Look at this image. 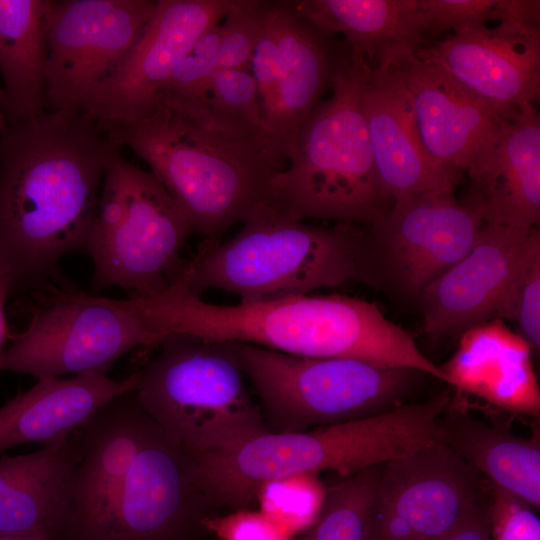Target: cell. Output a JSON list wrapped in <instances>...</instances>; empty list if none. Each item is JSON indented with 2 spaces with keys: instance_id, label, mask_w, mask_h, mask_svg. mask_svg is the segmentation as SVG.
<instances>
[{
  "instance_id": "4fadbf2b",
  "label": "cell",
  "mask_w": 540,
  "mask_h": 540,
  "mask_svg": "<svg viewBox=\"0 0 540 540\" xmlns=\"http://www.w3.org/2000/svg\"><path fill=\"white\" fill-rule=\"evenodd\" d=\"M157 0H46L48 110L84 114Z\"/></svg>"
},
{
  "instance_id": "603a6c76",
  "label": "cell",
  "mask_w": 540,
  "mask_h": 540,
  "mask_svg": "<svg viewBox=\"0 0 540 540\" xmlns=\"http://www.w3.org/2000/svg\"><path fill=\"white\" fill-rule=\"evenodd\" d=\"M531 354L518 333L494 318L463 332L456 352L440 367L459 392L505 411L538 417L540 390Z\"/></svg>"
},
{
  "instance_id": "8992f818",
  "label": "cell",
  "mask_w": 540,
  "mask_h": 540,
  "mask_svg": "<svg viewBox=\"0 0 540 540\" xmlns=\"http://www.w3.org/2000/svg\"><path fill=\"white\" fill-rule=\"evenodd\" d=\"M360 233L353 224H307L263 204L229 240L204 242L173 284L197 295L222 290L242 302L336 288L357 280Z\"/></svg>"
},
{
  "instance_id": "d590c367",
  "label": "cell",
  "mask_w": 540,
  "mask_h": 540,
  "mask_svg": "<svg viewBox=\"0 0 540 540\" xmlns=\"http://www.w3.org/2000/svg\"><path fill=\"white\" fill-rule=\"evenodd\" d=\"M490 486V532L493 540H540V520L534 508L513 493Z\"/></svg>"
},
{
  "instance_id": "e0dca14e",
  "label": "cell",
  "mask_w": 540,
  "mask_h": 540,
  "mask_svg": "<svg viewBox=\"0 0 540 540\" xmlns=\"http://www.w3.org/2000/svg\"><path fill=\"white\" fill-rule=\"evenodd\" d=\"M391 66L407 93L425 150L446 166L473 174L493 153L511 121L439 67L407 53Z\"/></svg>"
},
{
  "instance_id": "2e32d148",
  "label": "cell",
  "mask_w": 540,
  "mask_h": 540,
  "mask_svg": "<svg viewBox=\"0 0 540 540\" xmlns=\"http://www.w3.org/2000/svg\"><path fill=\"white\" fill-rule=\"evenodd\" d=\"M235 0H157L154 13L86 116L104 127L145 115L200 36L220 23Z\"/></svg>"
},
{
  "instance_id": "d6a6232c",
  "label": "cell",
  "mask_w": 540,
  "mask_h": 540,
  "mask_svg": "<svg viewBox=\"0 0 540 540\" xmlns=\"http://www.w3.org/2000/svg\"><path fill=\"white\" fill-rule=\"evenodd\" d=\"M221 22L209 28L178 63L162 90L191 98L206 97L218 68Z\"/></svg>"
},
{
  "instance_id": "d6986e66",
  "label": "cell",
  "mask_w": 540,
  "mask_h": 540,
  "mask_svg": "<svg viewBox=\"0 0 540 540\" xmlns=\"http://www.w3.org/2000/svg\"><path fill=\"white\" fill-rule=\"evenodd\" d=\"M155 424L136 391L113 398L82 427L69 522L84 540H94Z\"/></svg>"
},
{
  "instance_id": "9c48e42d",
  "label": "cell",
  "mask_w": 540,
  "mask_h": 540,
  "mask_svg": "<svg viewBox=\"0 0 540 540\" xmlns=\"http://www.w3.org/2000/svg\"><path fill=\"white\" fill-rule=\"evenodd\" d=\"M273 432H302L404 405L426 374L351 358H313L233 342Z\"/></svg>"
},
{
  "instance_id": "1f68e13d",
  "label": "cell",
  "mask_w": 540,
  "mask_h": 540,
  "mask_svg": "<svg viewBox=\"0 0 540 540\" xmlns=\"http://www.w3.org/2000/svg\"><path fill=\"white\" fill-rule=\"evenodd\" d=\"M417 3L424 22L425 45H428L439 35L468 24L502 21L512 13L517 0H417Z\"/></svg>"
},
{
  "instance_id": "74e56055",
  "label": "cell",
  "mask_w": 540,
  "mask_h": 540,
  "mask_svg": "<svg viewBox=\"0 0 540 540\" xmlns=\"http://www.w3.org/2000/svg\"><path fill=\"white\" fill-rule=\"evenodd\" d=\"M486 496L487 491L439 540H491L489 498L487 500Z\"/></svg>"
},
{
  "instance_id": "d4e9b609",
  "label": "cell",
  "mask_w": 540,
  "mask_h": 540,
  "mask_svg": "<svg viewBox=\"0 0 540 540\" xmlns=\"http://www.w3.org/2000/svg\"><path fill=\"white\" fill-rule=\"evenodd\" d=\"M139 382V371L121 380L100 373L37 380L0 407V452L70 436L113 398L136 390Z\"/></svg>"
},
{
  "instance_id": "ba28073f",
  "label": "cell",
  "mask_w": 540,
  "mask_h": 540,
  "mask_svg": "<svg viewBox=\"0 0 540 540\" xmlns=\"http://www.w3.org/2000/svg\"><path fill=\"white\" fill-rule=\"evenodd\" d=\"M193 231L156 176L115 152L84 249L93 262V289L120 287L136 298L163 293L184 267L180 250Z\"/></svg>"
},
{
  "instance_id": "8fae6325",
  "label": "cell",
  "mask_w": 540,
  "mask_h": 540,
  "mask_svg": "<svg viewBox=\"0 0 540 540\" xmlns=\"http://www.w3.org/2000/svg\"><path fill=\"white\" fill-rule=\"evenodd\" d=\"M482 224L454 189L395 199L388 212L361 229L357 281L418 303L470 251Z\"/></svg>"
},
{
  "instance_id": "44dd1931",
  "label": "cell",
  "mask_w": 540,
  "mask_h": 540,
  "mask_svg": "<svg viewBox=\"0 0 540 540\" xmlns=\"http://www.w3.org/2000/svg\"><path fill=\"white\" fill-rule=\"evenodd\" d=\"M361 101L380 182L392 201L455 188L458 170L423 147L406 90L391 66L366 64Z\"/></svg>"
},
{
  "instance_id": "ac0fdd59",
  "label": "cell",
  "mask_w": 540,
  "mask_h": 540,
  "mask_svg": "<svg viewBox=\"0 0 540 540\" xmlns=\"http://www.w3.org/2000/svg\"><path fill=\"white\" fill-rule=\"evenodd\" d=\"M530 231L482 224L470 251L436 278L418 302L431 339L462 334L497 317Z\"/></svg>"
},
{
  "instance_id": "83f0119b",
  "label": "cell",
  "mask_w": 540,
  "mask_h": 540,
  "mask_svg": "<svg viewBox=\"0 0 540 540\" xmlns=\"http://www.w3.org/2000/svg\"><path fill=\"white\" fill-rule=\"evenodd\" d=\"M46 0H0V74L8 126L48 111Z\"/></svg>"
},
{
  "instance_id": "9a60e30c",
  "label": "cell",
  "mask_w": 540,
  "mask_h": 540,
  "mask_svg": "<svg viewBox=\"0 0 540 540\" xmlns=\"http://www.w3.org/2000/svg\"><path fill=\"white\" fill-rule=\"evenodd\" d=\"M485 492L482 476L436 441L383 464L370 540H439Z\"/></svg>"
},
{
  "instance_id": "277c9868",
  "label": "cell",
  "mask_w": 540,
  "mask_h": 540,
  "mask_svg": "<svg viewBox=\"0 0 540 540\" xmlns=\"http://www.w3.org/2000/svg\"><path fill=\"white\" fill-rule=\"evenodd\" d=\"M444 391L381 415L302 432L268 431L231 448L192 459L200 494L233 510L256 500L264 481L331 470L342 478L420 451L438 440Z\"/></svg>"
},
{
  "instance_id": "6da1fadb",
  "label": "cell",
  "mask_w": 540,
  "mask_h": 540,
  "mask_svg": "<svg viewBox=\"0 0 540 540\" xmlns=\"http://www.w3.org/2000/svg\"><path fill=\"white\" fill-rule=\"evenodd\" d=\"M119 148L84 114L46 111L0 134V264L14 292L39 291L84 251Z\"/></svg>"
},
{
  "instance_id": "5bb4252c",
  "label": "cell",
  "mask_w": 540,
  "mask_h": 540,
  "mask_svg": "<svg viewBox=\"0 0 540 540\" xmlns=\"http://www.w3.org/2000/svg\"><path fill=\"white\" fill-rule=\"evenodd\" d=\"M415 55L433 64L512 121L540 93V2L518 0L494 27L472 23L422 46Z\"/></svg>"
},
{
  "instance_id": "52a82bcc",
  "label": "cell",
  "mask_w": 540,
  "mask_h": 540,
  "mask_svg": "<svg viewBox=\"0 0 540 540\" xmlns=\"http://www.w3.org/2000/svg\"><path fill=\"white\" fill-rule=\"evenodd\" d=\"M157 347L135 391L173 447L195 459L270 431L246 388L233 342L172 334Z\"/></svg>"
},
{
  "instance_id": "7a4b0ae2",
  "label": "cell",
  "mask_w": 540,
  "mask_h": 540,
  "mask_svg": "<svg viewBox=\"0 0 540 540\" xmlns=\"http://www.w3.org/2000/svg\"><path fill=\"white\" fill-rule=\"evenodd\" d=\"M102 128L147 163L207 243L221 241L265 204L272 180L288 163L268 134L207 96L161 90L142 117Z\"/></svg>"
},
{
  "instance_id": "484cf974",
  "label": "cell",
  "mask_w": 540,
  "mask_h": 540,
  "mask_svg": "<svg viewBox=\"0 0 540 540\" xmlns=\"http://www.w3.org/2000/svg\"><path fill=\"white\" fill-rule=\"evenodd\" d=\"M438 442L451 449L493 486L540 507V440L489 425L451 398L438 419Z\"/></svg>"
},
{
  "instance_id": "ffe728a7",
  "label": "cell",
  "mask_w": 540,
  "mask_h": 540,
  "mask_svg": "<svg viewBox=\"0 0 540 540\" xmlns=\"http://www.w3.org/2000/svg\"><path fill=\"white\" fill-rule=\"evenodd\" d=\"M196 484L192 458L155 425L94 540H169L185 523Z\"/></svg>"
},
{
  "instance_id": "836d02e7",
  "label": "cell",
  "mask_w": 540,
  "mask_h": 540,
  "mask_svg": "<svg viewBox=\"0 0 540 540\" xmlns=\"http://www.w3.org/2000/svg\"><path fill=\"white\" fill-rule=\"evenodd\" d=\"M207 97L220 110L270 136L263 119L257 85L248 69L217 70Z\"/></svg>"
},
{
  "instance_id": "3957f363",
  "label": "cell",
  "mask_w": 540,
  "mask_h": 540,
  "mask_svg": "<svg viewBox=\"0 0 540 540\" xmlns=\"http://www.w3.org/2000/svg\"><path fill=\"white\" fill-rule=\"evenodd\" d=\"M159 340L190 334L248 343L291 355L351 358L379 366L419 368L414 337L372 302L346 295H296L219 305L177 284L147 298H131Z\"/></svg>"
},
{
  "instance_id": "cb8c5ba5",
  "label": "cell",
  "mask_w": 540,
  "mask_h": 540,
  "mask_svg": "<svg viewBox=\"0 0 540 540\" xmlns=\"http://www.w3.org/2000/svg\"><path fill=\"white\" fill-rule=\"evenodd\" d=\"M463 203L483 223L528 232L540 220V116L525 105L486 162L469 175Z\"/></svg>"
},
{
  "instance_id": "7c38bea8",
  "label": "cell",
  "mask_w": 540,
  "mask_h": 540,
  "mask_svg": "<svg viewBox=\"0 0 540 540\" xmlns=\"http://www.w3.org/2000/svg\"><path fill=\"white\" fill-rule=\"evenodd\" d=\"M349 49L304 17L292 1H260L250 67L266 128L287 160Z\"/></svg>"
},
{
  "instance_id": "8d00e7d4",
  "label": "cell",
  "mask_w": 540,
  "mask_h": 540,
  "mask_svg": "<svg viewBox=\"0 0 540 540\" xmlns=\"http://www.w3.org/2000/svg\"><path fill=\"white\" fill-rule=\"evenodd\" d=\"M201 525L219 540H293L286 529L260 510L238 509L201 519Z\"/></svg>"
},
{
  "instance_id": "30bf717a",
  "label": "cell",
  "mask_w": 540,
  "mask_h": 540,
  "mask_svg": "<svg viewBox=\"0 0 540 540\" xmlns=\"http://www.w3.org/2000/svg\"><path fill=\"white\" fill-rule=\"evenodd\" d=\"M39 293L28 326L12 336L0 371L37 380L65 374H105L135 348L157 347L128 299H112L48 286Z\"/></svg>"
},
{
  "instance_id": "ab89813d",
  "label": "cell",
  "mask_w": 540,
  "mask_h": 540,
  "mask_svg": "<svg viewBox=\"0 0 540 540\" xmlns=\"http://www.w3.org/2000/svg\"><path fill=\"white\" fill-rule=\"evenodd\" d=\"M8 125L6 122L5 114H4V107H3V92L0 88V134H2L6 129Z\"/></svg>"
},
{
  "instance_id": "4316f807",
  "label": "cell",
  "mask_w": 540,
  "mask_h": 540,
  "mask_svg": "<svg viewBox=\"0 0 540 540\" xmlns=\"http://www.w3.org/2000/svg\"><path fill=\"white\" fill-rule=\"evenodd\" d=\"M294 7L323 32L343 36L369 67H385L397 56L425 45L417 0H303Z\"/></svg>"
},
{
  "instance_id": "f35d334b",
  "label": "cell",
  "mask_w": 540,
  "mask_h": 540,
  "mask_svg": "<svg viewBox=\"0 0 540 540\" xmlns=\"http://www.w3.org/2000/svg\"><path fill=\"white\" fill-rule=\"evenodd\" d=\"M12 293L14 291L9 274L0 264V361L4 342L7 338L11 337L5 315V303Z\"/></svg>"
},
{
  "instance_id": "7402d4cb",
  "label": "cell",
  "mask_w": 540,
  "mask_h": 540,
  "mask_svg": "<svg viewBox=\"0 0 540 540\" xmlns=\"http://www.w3.org/2000/svg\"><path fill=\"white\" fill-rule=\"evenodd\" d=\"M81 458L78 436L28 454L0 457V537L52 540L70 518Z\"/></svg>"
},
{
  "instance_id": "60d3db41",
  "label": "cell",
  "mask_w": 540,
  "mask_h": 540,
  "mask_svg": "<svg viewBox=\"0 0 540 540\" xmlns=\"http://www.w3.org/2000/svg\"><path fill=\"white\" fill-rule=\"evenodd\" d=\"M0 540H44L35 537H0Z\"/></svg>"
},
{
  "instance_id": "5b68a950",
  "label": "cell",
  "mask_w": 540,
  "mask_h": 540,
  "mask_svg": "<svg viewBox=\"0 0 540 540\" xmlns=\"http://www.w3.org/2000/svg\"><path fill=\"white\" fill-rule=\"evenodd\" d=\"M366 64L349 49L331 95L314 107L287 166L270 184L265 204L275 211L301 221L367 226L390 209L362 109Z\"/></svg>"
},
{
  "instance_id": "4dcf8cb0",
  "label": "cell",
  "mask_w": 540,
  "mask_h": 540,
  "mask_svg": "<svg viewBox=\"0 0 540 540\" xmlns=\"http://www.w3.org/2000/svg\"><path fill=\"white\" fill-rule=\"evenodd\" d=\"M514 322L532 351L540 348V230L531 229L518 266L508 284L497 317Z\"/></svg>"
},
{
  "instance_id": "e575fe53",
  "label": "cell",
  "mask_w": 540,
  "mask_h": 540,
  "mask_svg": "<svg viewBox=\"0 0 540 540\" xmlns=\"http://www.w3.org/2000/svg\"><path fill=\"white\" fill-rule=\"evenodd\" d=\"M260 1L235 0L222 25L218 68L248 69L259 33Z\"/></svg>"
},
{
  "instance_id": "f1b7e54d",
  "label": "cell",
  "mask_w": 540,
  "mask_h": 540,
  "mask_svg": "<svg viewBox=\"0 0 540 540\" xmlns=\"http://www.w3.org/2000/svg\"><path fill=\"white\" fill-rule=\"evenodd\" d=\"M383 464L327 487L315 523L299 540H370L371 511Z\"/></svg>"
},
{
  "instance_id": "f546056e",
  "label": "cell",
  "mask_w": 540,
  "mask_h": 540,
  "mask_svg": "<svg viewBox=\"0 0 540 540\" xmlns=\"http://www.w3.org/2000/svg\"><path fill=\"white\" fill-rule=\"evenodd\" d=\"M327 487L315 473H299L264 481L256 492L259 510L292 536L308 530L322 510Z\"/></svg>"
}]
</instances>
